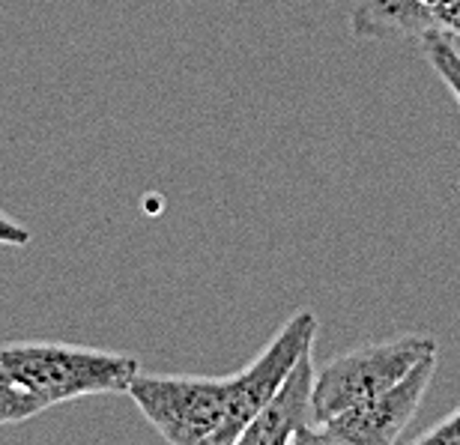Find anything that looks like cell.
<instances>
[{
    "label": "cell",
    "mask_w": 460,
    "mask_h": 445,
    "mask_svg": "<svg viewBox=\"0 0 460 445\" xmlns=\"http://www.w3.org/2000/svg\"><path fill=\"white\" fill-rule=\"evenodd\" d=\"M0 370L40 415L78 397L126 392L141 365L111 350L22 341L0 347Z\"/></svg>",
    "instance_id": "1"
},
{
    "label": "cell",
    "mask_w": 460,
    "mask_h": 445,
    "mask_svg": "<svg viewBox=\"0 0 460 445\" xmlns=\"http://www.w3.org/2000/svg\"><path fill=\"white\" fill-rule=\"evenodd\" d=\"M434 350L437 341L428 335H398L329 359L323 368L314 370V388H311L314 422L323 424L332 415L398 383L421 356L434 353Z\"/></svg>",
    "instance_id": "2"
},
{
    "label": "cell",
    "mask_w": 460,
    "mask_h": 445,
    "mask_svg": "<svg viewBox=\"0 0 460 445\" xmlns=\"http://www.w3.org/2000/svg\"><path fill=\"white\" fill-rule=\"evenodd\" d=\"M126 395L171 445H216L225 419V377H153L137 370Z\"/></svg>",
    "instance_id": "3"
},
{
    "label": "cell",
    "mask_w": 460,
    "mask_h": 445,
    "mask_svg": "<svg viewBox=\"0 0 460 445\" xmlns=\"http://www.w3.org/2000/svg\"><path fill=\"white\" fill-rule=\"evenodd\" d=\"M317 329L320 323L314 311H296L243 370L225 377V419L222 428H218L216 445L239 442L248 422L279 392V386L284 383L293 361L302 356V350L314 344Z\"/></svg>",
    "instance_id": "4"
},
{
    "label": "cell",
    "mask_w": 460,
    "mask_h": 445,
    "mask_svg": "<svg viewBox=\"0 0 460 445\" xmlns=\"http://www.w3.org/2000/svg\"><path fill=\"white\" fill-rule=\"evenodd\" d=\"M437 350L421 356L398 383L317 424L308 445H394L416 419L437 374Z\"/></svg>",
    "instance_id": "5"
},
{
    "label": "cell",
    "mask_w": 460,
    "mask_h": 445,
    "mask_svg": "<svg viewBox=\"0 0 460 445\" xmlns=\"http://www.w3.org/2000/svg\"><path fill=\"white\" fill-rule=\"evenodd\" d=\"M314 370V344H311L293 361L279 392L248 422L236 445H308L317 428L314 410H311Z\"/></svg>",
    "instance_id": "6"
},
{
    "label": "cell",
    "mask_w": 460,
    "mask_h": 445,
    "mask_svg": "<svg viewBox=\"0 0 460 445\" xmlns=\"http://www.w3.org/2000/svg\"><path fill=\"white\" fill-rule=\"evenodd\" d=\"M358 40H416L437 33L434 18L421 0H362L349 15Z\"/></svg>",
    "instance_id": "7"
},
{
    "label": "cell",
    "mask_w": 460,
    "mask_h": 445,
    "mask_svg": "<svg viewBox=\"0 0 460 445\" xmlns=\"http://www.w3.org/2000/svg\"><path fill=\"white\" fill-rule=\"evenodd\" d=\"M421 51H425V60L430 63V69L437 72L439 81L448 87V93H452L457 108H460V49H457V42L446 33H430L421 40Z\"/></svg>",
    "instance_id": "8"
},
{
    "label": "cell",
    "mask_w": 460,
    "mask_h": 445,
    "mask_svg": "<svg viewBox=\"0 0 460 445\" xmlns=\"http://www.w3.org/2000/svg\"><path fill=\"white\" fill-rule=\"evenodd\" d=\"M36 410L24 401V395L9 383L6 374L0 370V424H18L33 419Z\"/></svg>",
    "instance_id": "9"
},
{
    "label": "cell",
    "mask_w": 460,
    "mask_h": 445,
    "mask_svg": "<svg viewBox=\"0 0 460 445\" xmlns=\"http://www.w3.org/2000/svg\"><path fill=\"white\" fill-rule=\"evenodd\" d=\"M428 13L434 18L437 33L460 40V0H428Z\"/></svg>",
    "instance_id": "10"
},
{
    "label": "cell",
    "mask_w": 460,
    "mask_h": 445,
    "mask_svg": "<svg viewBox=\"0 0 460 445\" xmlns=\"http://www.w3.org/2000/svg\"><path fill=\"white\" fill-rule=\"evenodd\" d=\"M412 442H416V445H460V406L452 415H446L437 428L425 431L421 437H416Z\"/></svg>",
    "instance_id": "11"
},
{
    "label": "cell",
    "mask_w": 460,
    "mask_h": 445,
    "mask_svg": "<svg viewBox=\"0 0 460 445\" xmlns=\"http://www.w3.org/2000/svg\"><path fill=\"white\" fill-rule=\"evenodd\" d=\"M33 234L27 230L22 221L9 218L6 212H0V245H31Z\"/></svg>",
    "instance_id": "12"
}]
</instances>
